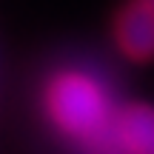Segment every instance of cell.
Listing matches in <instances>:
<instances>
[{
	"label": "cell",
	"instance_id": "6da1fadb",
	"mask_svg": "<svg viewBox=\"0 0 154 154\" xmlns=\"http://www.w3.org/2000/svg\"><path fill=\"white\" fill-rule=\"evenodd\" d=\"M120 106L94 72L66 66L43 86V114L49 126L88 154H117L111 126Z\"/></svg>",
	"mask_w": 154,
	"mask_h": 154
},
{
	"label": "cell",
	"instance_id": "7a4b0ae2",
	"mask_svg": "<svg viewBox=\"0 0 154 154\" xmlns=\"http://www.w3.org/2000/svg\"><path fill=\"white\" fill-rule=\"evenodd\" d=\"M111 40L117 51L131 63L154 60V3L128 0L111 23Z\"/></svg>",
	"mask_w": 154,
	"mask_h": 154
},
{
	"label": "cell",
	"instance_id": "3957f363",
	"mask_svg": "<svg viewBox=\"0 0 154 154\" xmlns=\"http://www.w3.org/2000/svg\"><path fill=\"white\" fill-rule=\"evenodd\" d=\"M117 154H154V106L126 103L117 109L111 126Z\"/></svg>",
	"mask_w": 154,
	"mask_h": 154
},
{
	"label": "cell",
	"instance_id": "277c9868",
	"mask_svg": "<svg viewBox=\"0 0 154 154\" xmlns=\"http://www.w3.org/2000/svg\"><path fill=\"white\" fill-rule=\"evenodd\" d=\"M151 3H154V0H151Z\"/></svg>",
	"mask_w": 154,
	"mask_h": 154
}]
</instances>
